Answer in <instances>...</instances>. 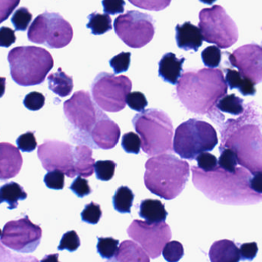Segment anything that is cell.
Returning <instances> with one entry per match:
<instances>
[{
    "mask_svg": "<svg viewBox=\"0 0 262 262\" xmlns=\"http://www.w3.org/2000/svg\"><path fill=\"white\" fill-rule=\"evenodd\" d=\"M162 254L167 261H179L184 255L183 245L177 241L168 242L164 247Z\"/></svg>",
    "mask_w": 262,
    "mask_h": 262,
    "instance_id": "obj_33",
    "label": "cell"
},
{
    "mask_svg": "<svg viewBox=\"0 0 262 262\" xmlns=\"http://www.w3.org/2000/svg\"><path fill=\"white\" fill-rule=\"evenodd\" d=\"M129 237L139 244L151 258L159 257L171 237V229L165 222L149 224L134 220L127 229Z\"/></svg>",
    "mask_w": 262,
    "mask_h": 262,
    "instance_id": "obj_12",
    "label": "cell"
},
{
    "mask_svg": "<svg viewBox=\"0 0 262 262\" xmlns=\"http://www.w3.org/2000/svg\"><path fill=\"white\" fill-rule=\"evenodd\" d=\"M20 0H1V10H0V22L7 20L15 9L19 6Z\"/></svg>",
    "mask_w": 262,
    "mask_h": 262,
    "instance_id": "obj_46",
    "label": "cell"
},
{
    "mask_svg": "<svg viewBox=\"0 0 262 262\" xmlns=\"http://www.w3.org/2000/svg\"><path fill=\"white\" fill-rule=\"evenodd\" d=\"M249 186L257 194H262V171H255L250 179Z\"/></svg>",
    "mask_w": 262,
    "mask_h": 262,
    "instance_id": "obj_49",
    "label": "cell"
},
{
    "mask_svg": "<svg viewBox=\"0 0 262 262\" xmlns=\"http://www.w3.org/2000/svg\"><path fill=\"white\" fill-rule=\"evenodd\" d=\"M27 193L24 188L16 182H11L5 184L0 188L1 203L7 202L10 210L16 209L19 205V201L27 199Z\"/></svg>",
    "mask_w": 262,
    "mask_h": 262,
    "instance_id": "obj_24",
    "label": "cell"
},
{
    "mask_svg": "<svg viewBox=\"0 0 262 262\" xmlns=\"http://www.w3.org/2000/svg\"><path fill=\"white\" fill-rule=\"evenodd\" d=\"M33 19V15L27 7H20L15 11L11 22L16 31L25 32Z\"/></svg>",
    "mask_w": 262,
    "mask_h": 262,
    "instance_id": "obj_30",
    "label": "cell"
},
{
    "mask_svg": "<svg viewBox=\"0 0 262 262\" xmlns=\"http://www.w3.org/2000/svg\"><path fill=\"white\" fill-rule=\"evenodd\" d=\"M104 13L114 16L123 13L125 10V0H102Z\"/></svg>",
    "mask_w": 262,
    "mask_h": 262,
    "instance_id": "obj_45",
    "label": "cell"
},
{
    "mask_svg": "<svg viewBox=\"0 0 262 262\" xmlns=\"http://www.w3.org/2000/svg\"><path fill=\"white\" fill-rule=\"evenodd\" d=\"M237 164L238 159L237 151L231 148H227L222 151L219 159V165L221 168L228 172L235 173Z\"/></svg>",
    "mask_w": 262,
    "mask_h": 262,
    "instance_id": "obj_31",
    "label": "cell"
},
{
    "mask_svg": "<svg viewBox=\"0 0 262 262\" xmlns=\"http://www.w3.org/2000/svg\"><path fill=\"white\" fill-rule=\"evenodd\" d=\"M75 168L79 176L89 178L95 172L96 161L93 158V150L86 145H78L74 148Z\"/></svg>",
    "mask_w": 262,
    "mask_h": 262,
    "instance_id": "obj_19",
    "label": "cell"
},
{
    "mask_svg": "<svg viewBox=\"0 0 262 262\" xmlns=\"http://www.w3.org/2000/svg\"><path fill=\"white\" fill-rule=\"evenodd\" d=\"M133 125L142 140V149L148 156L172 150L173 125L166 113L149 108L136 114Z\"/></svg>",
    "mask_w": 262,
    "mask_h": 262,
    "instance_id": "obj_4",
    "label": "cell"
},
{
    "mask_svg": "<svg viewBox=\"0 0 262 262\" xmlns=\"http://www.w3.org/2000/svg\"><path fill=\"white\" fill-rule=\"evenodd\" d=\"M241 260H252L257 255L258 248L256 242L245 243L240 247Z\"/></svg>",
    "mask_w": 262,
    "mask_h": 262,
    "instance_id": "obj_48",
    "label": "cell"
},
{
    "mask_svg": "<svg viewBox=\"0 0 262 262\" xmlns=\"http://www.w3.org/2000/svg\"><path fill=\"white\" fill-rule=\"evenodd\" d=\"M7 59L12 79L21 86L40 85L54 66L52 55L40 47H16Z\"/></svg>",
    "mask_w": 262,
    "mask_h": 262,
    "instance_id": "obj_3",
    "label": "cell"
},
{
    "mask_svg": "<svg viewBox=\"0 0 262 262\" xmlns=\"http://www.w3.org/2000/svg\"><path fill=\"white\" fill-rule=\"evenodd\" d=\"M27 36L33 43L50 49H62L71 42L73 30L70 23L59 13L46 11L32 23Z\"/></svg>",
    "mask_w": 262,
    "mask_h": 262,
    "instance_id": "obj_7",
    "label": "cell"
},
{
    "mask_svg": "<svg viewBox=\"0 0 262 262\" xmlns=\"http://www.w3.org/2000/svg\"><path fill=\"white\" fill-rule=\"evenodd\" d=\"M70 189L73 191L77 197L83 198L89 195L93 192V190L89 185L87 179H83L82 176H79L73 181L70 187Z\"/></svg>",
    "mask_w": 262,
    "mask_h": 262,
    "instance_id": "obj_44",
    "label": "cell"
},
{
    "mask_svg": "<svg viewBox=\"0 0 262 262\" xmlns=\"http://www.w3.org/2000/svg\"><path fill=\"white\" fill-rule=\"evenodd\" d=\"M65 173L60 170H53L46 174L44 182L50 189L62 190L65 185Z\"/></svg>",
    "mask_w": 262,
    "mask_h": 262,
    "instance_id": "obj_38",
    "label": "cell"
},
{
    "mask_svg": "<svg viewBox=\"0 0 262 262\" xmlns=\"http://www.w3.org/2000/svg\"><path fill=\"white\" fill-rule=\"evenodd\" d=\"M49 89L60 97H67L73 92V79L66 74L62 68L58 69L56 73H51L48 76Z\"/></svg>",
    "mask_w": 262,
    "mask_h": 262,
    "instance_id": "obj_22",
    "label": "cell"
},
{
    "mask_svg": "<svg viewBox=\"0 0 262 262\" xmlns=\"http://www.w3.org/2000/svg\"><path fill=\"white\" fill-rule=\"evenodd\" d=\"M176 90L183 105L197 113L214 105L226 94L228 88L222 70L211 68L184 73Z\"/></svg>",
    "mask_w": 262,
    "mask_h": 262,
    "instance_id": "obj_1",
    "label": "cell"
},
{
    "mask_svg": "<svg viewBox=\"0 0 262 262\" xmlns=\"http://www.w3.org/2000/svg\"><path fill=\"white\" fill-rule=\"evenodd\" d=\"M89 23L86 27L91 30L95 36L105 34L113 29L112 19L107 13H93L88 16Z\"/></svg>",
    "mask_w": 262,
    "mask_h": 262,
    "instance_id": "obj_26",
    "label": "cell"
},
{
    "mask_svg": "<svg viewBox=\"0 0 262 262\" xmlns=\"http://www.w3.org/2000/svg\"><path fill=\"white\" fill-rule=\"evenodd\" d=\"M130 4L138 8L149 11H161L171 4V0H128Z\"/></svg>",
    "mask_w": 262,
    "mask_h": 262,
    "instance_id": "obj_35",
    "label": "cell"
},
{
    "mask_svg": "<svg viewBox=\"0 0 262 262\" xmlns=\"http://www.w3.org/2000/svg\"><path fill=\"white\" fill-rule=\"evenodd\" d=\"M81 242L79 235L76 231H70L62 235L58 250L63 251L67 250L70 252L76 251L80 246Z\"/></svg>",
    "mask_w": 262,
    "mask_h": 262,
    "instance_id": "obj_37",
    "label": "cell"
},
{
    "mask_svg": "<svg viewBox=\"0 0 262 262\" xmlns=\"http://www.w3.org/2000/svg\"><path fill=\"white\" fill-rule=\"evenodd\" d=\"M195 159L199 168L205 171H208V172L214 171L217 168V164H219L217 158L214 155L207 152V151L199 154Z\"/></svg>",
    "mask_w": 262,
    "mask_h": 262,
    "instance_id": "obj_43",
    "label": "cell"
},
{
    "mask_svg": "<svg viewBox=\"0 0 262 262\" xmlns=\"http://www.w3.org/2000/svg\"><path fill=\"white\" fill-rule=\"evenodd\" d=\"M63 111L73 128L71 141L77 145L86 144L95 127L105 116L90 93L83 90L76 92L64 102Z\"/></svg>",
    "mask_w": 262,
    "mask_h": 262,
    "instance_id": "obj_5",
    "label": "cell"
},
{
    "mask_svg": "<svg viewBox=\"0 0 262 262\" xmlns=\"http://www.w3.org/2000/svg\"><path fill=\"white\" fill-rule=\"evenodd\" d=\"M199 26L204 40L220 49L229 48L238 39L235 23L221 6L203 9L199 13Z\"/></svg>",
    "mask_w": 262,
    "mask_h": 262,
    "instance_id": "obj_9",
    "label": "cell"
},
{
    "mask_svg": "<svg viewBox=\"0 0 262 262\" xmlns=\"http://www.w3.org/2000/svg\"><path fill=\"white\" fill-rule=\"evenodd\" d=\"M19 148L9 142L0 144V179L8 180L16 177L22 168V155Z\"/></svg>",
    "mask_w": 262,
    "mask_h": 262,
    "instance_id": "obj_15",
    "label": "cell"
},
{
    "mask_svg": "<svg viewBox=\"0 0 262 262\" xmlns=\"http://www.w3.org/2000/svg\"><path fill=\"white\" fill-rule=\"evenodd\" d=\"M46 98L42 93L32 92L25 96L24 105L27 110L31 111L40 110L45 105Z\"/></svg>",
    "mask_w": 262,
    "mask_h": 262,
    "instance_id": "obj_41",
    "label": "cell"
},
{
    "mask_svg": "<svg viewBox=\"0 0 262 262\" xmlns=\"http://www.w3.org/2000/svg\"><path fill=\"white\" fill-rule=\"evenodd\" d=\"M202 59L204 65L208 68H216L222 60V51L219 47L211 46L202 51Z\"/></svg>",
    "mask_w": 262,
    "mask_h": 262,
    "instance_id": "obj_34",
    "label": "cell"
},
{
    "mask_svg": "<svg viewBox=\"0 0 262 262\" xmlns=\"http://www.w3.org/2000/svg\"><path fill=\"white\" fill-rule=\"evenodd\" d=\"M113 261H139L149 262L148 254L145 252L142 246H139L136 242L124 241L120 244L116 257Z\"/></svg>",
    "mask_w": 262,
    "mask_h": 262,
    "instance_id": "obj_21",
    "label": "cell"
},
{
    "mask_svg": "<svg viewBox=\"0 0 262 262\" xmlns=\"http://www.w3.org/2000/svg\"><path fill=\"white\" fill-rule=\"evenodd\" d=\"M244 101L234 94L223 96L217 102V108L223 113H229L233 116H238L244 111Z\"/></svg>",
    "mask_w": 262,
    "mask_h": 262,
    "instance_id": "obj_27",
    "label": "cell"
},
{
    "mask_svg": "<svg viewBox=\"0 0 262 262\" xmlns=\"http://www.w3.org/2000/svg\"><path fill=\"white\" fill-rule=\"evenodd\" d=\"M209 257L213 262H237L241 260L240 250L231 241H219L210 248Z\"/></svg>",
    "mask_w": 262,
    "mask_h": 262,
    "instance_id": "obj_18",
    "label": "cell"
},
{
    "mask_svg": "<svg viewBox=\"0 0 262 262\" xmlns=\"http://www.w3.org/2000/svg\"><path fill=\"white\" fill-rule=\"evenodd\" d=\"M102 215L100 205L93 202L85 205V208L81 213L82 222L91 225H96L100 220Z\"/></svg>",
    "mask_w": 262,
    "mask_h": 262,
    "instance_id": "obj_36",
    "label": "cell"
},
{
    "mask_svg": "<svg viewBox=\"0 0 262 262\" xmlns=\"http://www.w3.org/2000/svg\"><path fill=\"white\" fill-rule=\"evenodd\" d=\"M116 34L128 47L140 49L154 37L155 21L152 16L137 10L127 11L114 21Z\"/></svg>",
    "mask_w": 262,
    "mask_h": 262,
    "instance_id": "obj_10",
    "label": "cell"
},
{
    "mask_svg": "<svg viewBox=\"0 0 262 262\" xmlns=\"http://www.w3.org/2000/svg\"><path fill=\"white\" fill-rule=\"evenodd\" d=\"M232 67L251 79L254 84L262 82V47L248 44L239 47L228 56Z\"/></svg>",
    "mask_w": 262,
    "mask_h": 262,
    "instance_id": "obj_14",
    "label": "cell"
},
{
    "mask_svg": "<svg viewBox=\"0 0 262 262\" xmlns=\"http://www.w3.org/2000/svg\"><path fill=\"white\" fill-rule=\"evenodd\" d=\"M119 241L113 237H98L97 252L103 259L113 261L119 250Z\"/></svg>",
    "mask_w": 262,
    "mask_h": 262,
    "instance_id": "obj_28",
    "label": "cell"
},
{
    "mask_svg": "<svg viewBox=\"0 0 262 262\" xmlns=\"http://www.w3.org/2000/svg\"><path fill=\"white\" fill-rule=\"evenodd\" d=\"M117 164L112 160H99L95 163V172L99 180H111L114 176Z\"/></svg>",
    "mask_w": 262,
    "mask_h": 262,
    "instance_id": "obj_29",
    "label": "cell"
},
{
    "mask_svg": "<svg viewBox=\"0 0 262 262\" xmlns=\"http://www.w3.org/2000/svg\"><path fill=\"white\" fill-rule=\"evenodd\" d=\"M122 147L125 152L129 154H139L142 147L140 136L133 132L125 133L122 136Z\"/></svg>",
    "mask_w": 262,
    "mask_h": 262,
    "instance_id": "obj_32",
    "label": "cell"
},
{
    "mask_svg": "<svg viewBox=\"0 0 262 262\" xmlns=\"http://www.w3.org/2000/svg\"><path fill=\"white\" fill-rule=\"evenodd\" d=\"M217 142V133L212 125L191 119L176 128L173 150L182 159L193 160L201 153L214 149Z\"/></svg>",
    "mask_w": 262,
    "mask_h": 262,
    "instance_id": "obj_6",
    "label": "cell"
},
{
    "mask_svg": "<svg viewBox=\"0 0 262 262\" xmlns=\"http://www.w3.org/2000/svg\"><path fill=\"white\" fill-rule=\"evenodd\" d=\"M133 83L125 76H116L112 73H99L92 84L93 100L108 113H118L126 106L127 97L131 93Z\"/></svg>",
    "mask_w": 262,
    "mask_h": 262,
    "instance_id": "obj_8",
    "label": "cell"
},
{
    "mask_svg": "<svg viewBox=\"0 0 262 262\" xmlns=\"http://www.w3.org/2000/svg\"><path fill=\"white\" fill-rule=\"evenodd\" d=\"M131 53L122 52L110 59V67L114 70L115 74L128 71L131 62Z\"/></svg>",
    "mask_w": 262,
    "mask_h": 262,
    "instance_id": "obj_39",
    "label": "cell"
},
{
    "mask_svg": "<svg viewBox=\"0 0 262 262\" xmlns=\"http://www.w3.org/2000/svg\"><path fill=\"white\" fill-rule=\"evenodd\" d=\"M16 37L14 30L9 27H2L0 29V46L2 47H11L16 42Z\"/></svg>",
    "mask_w": 262,
    "mask_h": 262,
    "instance_id": "obj_47",
    "label": "cell"
},
{
    "mask_svg": "<svg viewBox=\"0 0 262 262\" xmlns=\"http://www.w3.org/2000/svg\"><path fill=\"white\" fill-rule=\"evenodd\" d=\"M139 216L149 224L165 222L168 212L165 205L157 199H145L139 205Z\"/></svg>",
    "mask_w": 262,
    "mask_h": 262,
    "instance_id": "obj_20",
    "label": "cell"
},
{
    "mask_svg": "<svg viewBox=\"0 0 262 262\" xmlns=\"http://www.w3.org/2000/svg\"><path fill=\"white\" fill-rule=\"evenodd\" d=\"M144 182L152 194L171 200L185 188L189 176V165L171 154L150 158L145 163Z\"/></svg>",
    "mask_w": 262,
    "mask_h": 262,
    "instance_id": "obj_2",
    "label": "cell"
},
{
    "mask_svg": "<svg viewBox=\"0 0 262 262\" xmlns=\"http://www.w3.org/2000/svg\"><path fill=\"white\" fill-rule=\"evenodd\" d=\"M74 148L67 142L46 139L38 147V157L47 171L60 170L69 178H74L77 174L75 168Z\"/></svg>",
    "mask_w": 262,
    "mask_h": 262,
    "instance_id": "obj_13",
    "label": "cell"
},
{
    "mask_svg": "<svg viewBox=\"0 0 262 262\" xmlns=\"http://www.w3.org/2000/svg\"><path fill=\"white\" fill-rule=\"evenodd\" d=\"M200 2L203 3L205 4H208V5H212L214 2H216L217 0H199Z\"/></svg>",
    "mask_w": 262,
    "mask_h": 262,
    "instance_id": "obj_50",
    "label": "cell"
},
{
    "mask_svg": "<svg viewBox=\"0 0 262 262\" xmlns=\"http://www.w3.org/2000/svg\"><path fill=\"white\" fill-rule=\"evenodd\" d=\"M176 39L178 47L185 51L197 52L202 46L203 36L199 27L186 22L176 27Z\"/></svg>",
    "mask_w": 262,
    "mask_h": 262,
    "instance_id": "obj_16",
    "label": "cell"
},
{
    "mask_svg": "<svg viewBox=\"0 0 262 262\" xmlns=\"http://www.w3.org/2000/svg\"><path fill=\"white\" fill-rule=\"evenodd\" d=\"M42 236L41 227L33 224L28 215H24L4 225L1 243L17 252L30 254L39 247Z\"/></svg>",
    "mask_w": 262,
    "mask_h": 262,
    "instance_id": "obj_11",
    "label": "cell"
},
{
    "mask_svg": "<svg viewBox=\"0 0 262 262\" xmlns=\"http://www.w3.org/2000/svg\"><path fill=\"white\" fill-rule=\"evenodd\" d=\"M127 104L131 110L135 111L143 112L145 107L148 105V101L145 95L140 92H133L130 93L127 97Z\"/></svg>",
    "mask_w": 262,
    "mask_h": 262,
    "instance_id": "obj_42",
    "label": "cell"
},
{
    "mask_svg": "<svg viewBox=\"0 0 262 262\" xmlns=\"http://www.w3.org/2000/svg\"><path fill=\"white\" fill-rule=\"evenodd\" d=\"M185 58L178 59L176 54L168 53L164 55L159 62V75L165 82L176 85L182 76V66Z\"/></svg>",
    "mask_w": 262,
    "mask_h": 262,
    "instance_id": "obj_17",
    "label": "cell"
},
{
    "mask_svg": "<svg viewBox=\"0 0 262 262\" xmlns=\"http://www.w3.org/2000/svg\"><path fill=\"white\" fill-rule=\"evenodd\" d=\"M135 194L128 186H121L116 190L113 197L114 209L122 214H130Z\"/></svg>",
    "mask_w": 262,
    "mask_h": 262,
    "instance_id": "obj_25",
    "label": "cell"
},
{
    "mask_svg": "<svg viewBox=\"0 0 262 262\" xmlns=\"http://www.w3.org/2000/svg\"><path fill=\"white\" fill-rule=\"evenodd\" d=\"M225 81L231 90L237 89L243 96H254L256 93L255 84L251 79L244 76L240 71L226 70Z\"/></svg>",
    "mask_w": 262,
    "mask_h": 262,
    "instance_id": "obj_23",
    "label": "cell"
},
{
    "mask_svg": "<svg viewBox=\"0 0 262 262\" xmlns=\"http://www.w3.org/2000/svg\"><path fill=\"white\" fill-rule=\"evenodd\" d=\"M16 145L18 148L24 152H32L37 147V141L35 137L34 133L27 132L21 135L16 139Z\"/></svg>",
    "mask_w": 262,
    "mask_h": 262,
    "instance_id": "obj_40",
    "label": "cell"
}]
</instances>
